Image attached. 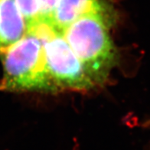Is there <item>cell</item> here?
Returning <instances> with one entry per match:
<instances>
[{
  "instance_id": "obj_1",
  "label": "cell",
  "mask_w": 150,
  "mask_h": 150,
  "mask_svg": "<svg viewBox=\"0 0 150 150\" xmlns=\"http://www.w3.org/2000/svg\"><path fill=\"white\" fill-rule=\"evenodd\" d=\"M112 22L110 17L89 13L75 20L62 32L97 85L107 80L117 62V51L109 32Z\"/></svg>"
},
{
  "instance_id": "obj_2",
  "label": "cell",
  "mask_w": 150,
  "mask_h": 150,
  "mask_svg": "<svg viewBox=\"0 0 150 150\" xmlns=\"http://www.w3.org/2000/svg\"><path fill=\"white\" fill-rule=\"evenodd\" d=\"M0 56L3 66L1 91L54 92L46 69L44 42L37 35L28 32Z\"/></svg>"
},
{
  "instance_id": "obj_3",
  "label": "cell",
  "mask_w": 150,
  "mask_h": 150,
  "mask_svg": "<svg viewBox=\"0 0 150 150\" xmlns=\"http://www.w3.org/2000/svg\"><path fill=\"white\" fill-rule=\"evenodd\" d=\"M46 69L53 91H88L97 86L61 32L44 42Z\"/></svg>"
},
{
  "instance_id": "obj_4",
  "label": "cell",
  "mask_w": 150,
  "mask_h": 150,
  "mask_svg": "<svg viewBox=\"0 0 150 150\" xmlns=\"http://www.w3.org/2000/svg\"><path fill=\"white\" fill-rule=\"evenodd\" d=\"M89 13H99L112 18V8L107 0H58L52 23L62 33L75 20Z\"/></svg>"
},
{
  "instance_id": "obj_5",
  "label": "cell",
  "mask_w": 150,
  "mask_h": 150,
  "mask_svg": "<svg viewBox=\"0 0 150 150\" xmlns=\"http://www.w3.org/2000/svg\"><path fill=\"white\" fill-rule=\"evenodd\" d=\"M28 33V24L16 0H0V54Z\"/></svg>"
},
{
  "instance_id": "obj_6",
  "label": "cell",
  "mask_w": 150,
  "mask_h": 150,
  "mask_svg": "<svg viewBox=\"0 0 150 150\" xmlns=\"http://www.w3.org/2000/svg\"><path fill=\"white\" fill-rule=\"evenodd\" d=\"M16 2L28 24V29L39 21L38 0H16Z\"/></svg>"
},
{
  "instance_id": "obj_7",
  "label": "cell",
  "mask_w": 150,
  "mask_h": 150,
  "mask_svg": "<svg viewBox=\"0 0 150 150\" xmlns=\"http://www.w3.org/2000/svg\"><path fill=\"white\" fill-rule=\"evenodd\" d=\"M39 8V20L52 22L54 12L58 0H38Z\"/></svg>"
}]
</instances>
